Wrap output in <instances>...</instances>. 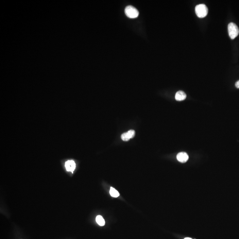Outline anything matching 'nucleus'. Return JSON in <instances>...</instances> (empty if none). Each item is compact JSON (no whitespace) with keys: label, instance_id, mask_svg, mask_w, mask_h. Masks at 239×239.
<instances>
[{"label":"nucleus","instance_id":"nucleus-2","mask_svg":"<svg viewBox=\"0 0 239 239\" xmlns=\"http://www.w3.org/2000/svg\"><path fill=\"white\" fill-rule=\"evenodd\" d=\"M228 34L231 39L233 40L237 37L239 33L238 27L234 23H230L228 26Z\"/></svg>","mask_w":239,"mask_h":239},{"label":"nucleus","instance_id":"nucleus-9","mask_svg":"<svg viewBox=\"0 0 239 239\" xmlns=\"http://www.w3.org/2000/svg\"><path fill=\"white\" fill-rule=\"evenodd\" d=\"M109 193H110V195L112 197H118L120 196L119 193L117 191L116 189L113 188V187H111L110 188V191H109Z\"/></svg>","mask_w":239,"mask_h":239},{"label":"nucleus","instance_id":"nucleus-6","mask_svg":"<svg viewBox=\"0 0 239 239\" xmlns=\"http://www.w3.org/2000/svg\"><path fill=\"white\" fill-rule=\"evenodd\" d=\"M65 167L67 171L73 173L76 167V164L73 160H68L66 162Z\"/></svg>","mask_w":239,"mask_h":239},{"label":"nucleus","instance_id":"nucleus-10","mask_svg":"<svg viewBox=\"0 0 239 239\" xmlns=\"http://www.w3.org/2000/svg\"><path fill=\"white\" fill-rule=\"evenodd\" d=\"M235 86L237 88H239V80L236 82Z\"/></svg>","mask_w":239,"mask_h":239},{"label":"nucleus","instance_id":"nucleus-11","mask_svg":"<svg viewBox=\"0 0 239 239\" xmlns=\"http://www.w3.org/2000/svg\"><path fill=\"white\" fill-rule=\"evenodd\" d=\"M184 239H192L191 238L187 237V238H185Z\"/></svg>","mask_w":239,"mask_h":239},{"label":"nucleus","instance_id":"nucleus-8","mask_svg":"<svg viewBox=\"0 0 239 239\" xmlns=\"http://www.w3.org/2000/svg\"><path fill=\"white\" fill-rule=\"evenodd\" d=\"M96 221L97 223L100 226H103L105 225V221L104 220L103 218L101 215H98L96 218Z\"/></svg>","mask_w":239,"mask_h":239},{"label":"nucleus","instance_id":"nucleus-3","mask_svg":"<svg viewBox=\"0 0 239 239\" xmlns=\"http://www.w3.org/2000/svg\"><path fill=\"white\" fill-rule=\"evenodd\" d=\"M125 12L126 15L130 18L137 17L139 13L137 9L132 5H128L125 8Z\"/></svg>","mask_w":239,"mask_h":239},{"label":"nucleus","instance_id":"nucleus-5","mask_svg":"<svg viewBox=\"0 0 239 239\" xmlns=\"http://www.w3.org/2000/svg\"><path fill=\"white\" fill-rule=\"evenodd\" d=\"M177 159L179 162L184 163L187 161L189 159V156L187 153L182 152L179 153L177 155Z\"/></svg>","mask_w":239,"mask_h":239},{"label":"nucleus","instance_id":"nucleus-4","mask_svg":"<svg viewBox=\"0 0 239 239\" xmlns=\"http://www.w3.org/2000/svg\"><path fill=\"white\" fill-rule=\"evenodd\" d=\"M135 135V132L133 130H130L127 132L122 134L121 138L123 141H127L133 138Z\"/></svg>","mask_w":239,"mask_h":239},{"label":"nucleus","instance_id":"nucleus-1","mask_svg":"<svg viewBox=\"0 0 239 239\" xmlns=\"http://www.w3.org/2000/svg\"><path fill=\"white\" fill-rule=\"evenodd\" d=\"M195 10L197 16L199 18L205 17L208 12V8L205 4L197 5Z\"/></svg>","mask_w":239,"mask_h":239},{"label":"nucleus","instance_id":"nucleus-7","mask_svg":"<svg viewBox=\"0 0 239 239\" xmlns=\"http://www.w3.org/2000/svg\"><path fill=\"white\" fill-rule=\"evenodd\" d=\"M175 99L178 101H182L184 100L187 97V95L186 93L183 91H178L175 94Z\"/></svg>","mask_w":239,"mask_h":239}]
</instances>
